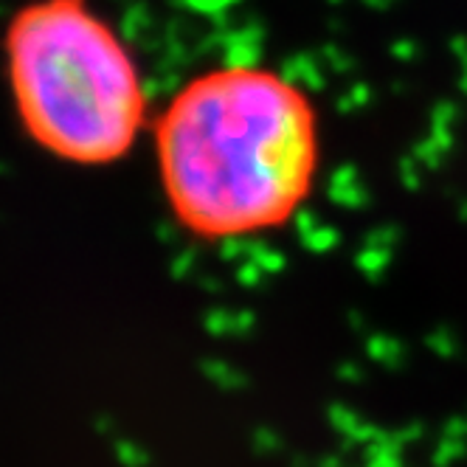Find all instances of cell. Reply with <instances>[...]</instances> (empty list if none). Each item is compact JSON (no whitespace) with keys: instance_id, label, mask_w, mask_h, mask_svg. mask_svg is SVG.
Instances as JSON below:
<instances>
[{"instance_id":"obj_1","label":"cell","mask_w":467,"mask_h":467,"mask_svg":"<svg viewBox=\"0 0 467 467\" xmlns=\"http://www.w3.org/2000/svg\"><path fill=\"white\" fill-rule=\"evenodd\" d=\"M161 194L200 243L285 228L321 172L313 96L265 65H217L186 79L150 124Z\"/></svg>"},{"instance_id":"obj_2","label":"cell","mask_w":467,"mask_h":467,"mask_svg":"<svg viewBox=\"0 0 467 467\" xmlns=\"http://www.w3.org/2000/svg\"><path fill=\"white\" fill-rule=\"evenodd\" d=\"M4 65L23 132L62 163H119L152 124L136 57L88 0L23 4L4 28Z\"/></svg>"}]
</instances>
